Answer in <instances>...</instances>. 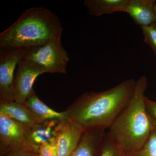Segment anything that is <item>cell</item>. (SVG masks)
Returning a JSON list of instances; mask_svg holds the SVG:
<instances>
[{
  "label": "cell",
  "instance_id": "6da1fadb",
  "mask_svg": "<svg viewBox=\"0 0 156 156\" xmlns=\"http://www.w3.org/2000/svg\"><path fill=\"white\" fill-rule=\"evenodd\" d=\"M136 83L128 79L105 91L86 92L63 112L85 128L109 129L131 100Z\"/></svg>",
  "mask_w": 156,
  "mask_h": 156
},
{
  "label": "cell",
  "instance_id": "7a4b0ae2",
  "mask_svg": "<svg viewBox=\"0 0 156 156\" xmlns=\"http://www.w3.org/2000/svg\"><path fill=\"white\" fill-rule=\"evenodd\" d=\"M147 86L146 77H140L129 103L109 128L110 136L124 153L141 148L155 128L146 107Z\"/></svg>",
  "mask_w": 156,
  "mask_h": 156
},
{
  "label": "cell",
  "instance_id": "3957f363",
  "mask_svg": "<svg viewBox=\"0 0 156 156\" xmlns=\"http://www.w3.org/2000/svg\"><path fill=\"white\" fill-rule=\"evenodd\" d=\"M62 27L57 15L48 9L34 7L0 34V50L28 48L61 39Z\"/></svg>",
  "mask_w": 156,
  "mask_h": 156
},
{
  "label": "cell",
  "instance_id": "277c9868",
  "mask_svg": "<svg viewBox=\"0 0 156 156\" xmlns=\"http://www.w3.org/2000/svg\"><path fill=\"white\" fill-rule=\"evenodd\" d=\"M22 60L37 65L45 73L65 74L69 61L61 39L52 40L44 44L24 49Z\"/></svg>",
  "mask_w": 156,
  "mask_h": 156
},
{
  "label": "cell",
  "instance_id": "5b68a950",
  "mask_svg": "<svg viewBox=\"0 0 156 156\" xmlns=\"http://www.w3.org/2000/svg\"><path fill=\"white\" fill-rule=\"evenodd\" d=\"M28 129L14 120L0 114V149L1 156L12 152L28 151L37 154L29 138Z\"/></svg>",
  "mask_w": 156,
  "mask_h": 156
},
{
  "label": "cell",
  "instance_id": "8992f818",
  "mask_svg": "<svg viewBox=\"0 0 156 156\" xmlns=\"http://www.w3.org/2000/svg\"><path fill=\"white\" fill-rule=\"evenodd\" d=\"M24 48L0 50V103L14 101V72Z\"/></svg>",
  "mask_w": 156,
  "mask_h": 156
},
{
  "label": "cell",
  "instance_id": "52a82bcc",
  "mask_svg": "<svg viewBox=\"0 0 156 156\" xmlns=\"http://www.w3.org/2000/svg\"><path fill=\"white\" fill-rule=\"evenodd\" d=\"M45 72L37 65L21 59L17 65L14 82V101L24 105L34 89L37 78Z\"/></svg>",
  "mask_w": 156,
  "mask_h": 156
},
{
  "label": "cell",
  "instance_id": "ba28073f",
  "mask_svg": "<svg viewBox=\"0 0 156 156\" xmlns=\"http://www.w3.org/2000/svg\"><path fill=\"white\" fill-rule=\"evenodd\" d=\"M86 129L70 119L63 120L56 137L58 156H70Z\"/></svg>",
  "mask_w": 156,
  "mask_h": 156
},
{
  "label": "cell",
  "instance_id": "9c48e42d",
  "mask_svg": "<svg viewBox=\"0 0 156 156\" xmlns=\"http://www.w3.org/2000/svg\"><path fill=\"white\" fill-rule=\"evenodd\" d=\"M106 129L87 128L75 150L70 156H99Z\"/></svg>",
  "mask_w": 156,
  "mask_h": 156
},
{
  "label": "cell",
  "instance_id": "30bf717a",
  "mask_svg": "<svg viewBox=\"0 0 156 156\" xmlns=\"http://www.w3.org/2000/svg\"><path fill=\"white\" fill-rule=\"evenodd\" d=\"M154 0H127L121 12L128 13L136 24L147 26L156 22Z\"/></svg>",
  "mask_w": 156,
  "mask_h": 156
},
{
  "label": "cell",
  "instance_id": "8fae6325",
  "mask_svg": "<svg viewBox=\"0 0 156 156\" xmlns=\"http://www.w3.org/2000/svg\"><path fill=\"white\" fill-rule=\"evenodd\" d=\"M63 120L54 119L43 121L37 126L28 128L30 141L37 152L42 145L56 139Z\"/></svg>",
  "mask_w": 156,
  "mask_h": 156
},
{
  "label": "cell",
  "instance_id": "7c38bea8",
  "mask_svg": "<svg viewBox=\"0 0 156 156\" xmlns=\"http://www.w3.org/2000/svg\"><path fill=\"white\" fill-rule=\"evenodd\" d=\"M0 114L5 115L28 128L37 126L41 122L25 105L15 101L0 103Z\"/></svg>",
  "mask_w": 156,
  "mask_h": 156
},
{
  "label": "cell",
  "instance_id": "4fadbf2b",
  "mask_svg": "<svg viewBox=\"0 0 156 156\" xmlns=\"http://www.w3.org/2000/svg\"><path fill=\"white\" fill-rule=\"evenodd\" d=\"M24 105L34 114L41 122L48 120L68 119L64 112H58L52 109L39 99L34 90L26 101Z\"/></svg>",
  "mask_w": 156,
  "mask_h": 156
},
{
  "label": "cell",
  "instance_id": "5bb4252c",
  "mask_svg": "<svg viewBox=\"0 0 156 156\" xmlns=\"http://www.w3.org/2000/svg\"><path fill=\"white\" fill-rule=\"evenodd\" d=\"M127 0H85L84 5L89 15L99 17L121 11Z\"/></svg>",
  "mask_w": 156,
  "mask_h": 156
},
{
  "label": "cell",
  "instance_id": "9a60e30c",
  "mask_svg": "<svg viewBox=\"0 0 156 156\" xmlns=\"http://www.w3.org/2000/svg\"><path fill=\"white\" fill-rule=\"evenodd\" d=\"M124 154L125 156H156V127L143 147L138 150Z\"/></svg>",
  "mask_w": 156,
  "mask_h": 156
},
{
  "label": "cell",
  "instance_id": "2e32d148",
  "mask_svg": "<svg viewBox=\"0 0 156 156\" xmlns=\"http://www.w3.org/2000/svg\"><path fill=\"white\" fill-rule=\"evenodd\" d=\"M99 156H125L124 152L114 142L108 132L104 138Z\"/></svg>",
  "mask_w": 156,
  "mask_h": 156
},
{
  "label": "cell",
  "instance_id": "e0dca14e",
  "mask_svg": "<svg viewBox=\"0 0 156 156\" xmlns=\"http://www.w3.org/2000/svg\"><path fill=\"white\" fill-rule=\"evenodd\" d=\"M141 28L144 41L151 47L156 55V22Z\"/></svg>",
  "mask_w": 156,
  "mask_h": 156
},
{
  "label": "cell",
  "instance_id": "ac0fdd59",
  "mask_svg": "<svg viewBox=\"0 0 156 156\" xmlns=\"http://www.w3.org/2000/svg\"><path fill=\"white\" fill-rule=\"evenodd\" d=\"M36 155L37 156H58L56 139L40 147Z\"/></svg>",
  "mask_w": 156,
  "mask_h": 156
},
{
  "label": "cell",
  "instance_id": "d6986e66",
  "mask_svg": "<svg viewBox=\"0 0 156 156\" xmlns=\"http://www.w3.org/2000/svg\"><path fill=\"white\" fill-rule=\"evenodd\" d=\"M145 102L148 113L156 128V101L145 97Z\"/></svg>",
  "mask_w": 156,
  "mask_h": 156
},
{
  "label": "cell",
  "instance_id": "ffe728a7",
  "mask_svg": "<svg viewBox=\"0 0 156 156\" xmlns=\"http://www.w3.org/2000/svg\"><path fill=\"white\" fill-rule=\"evenodd\" d=\"M35 153L28 151H19L12 152L5 156H34Z\"/></svg>",
  "mask_w": 156,
  "mask_h": 156
},
{
  "label": "cell",
  "instance_id": "44dd1931",
  "mask_svg": "<svg viewBox=\"0 0 156 156\" xmlns=\"http://www.w3.org/2000/svg\"><path fill=\"white\" fill-rule=\"evenodd\" d=\"M154 11H155V13L156 16V3L155 4V6H154Z\"/></svg>",
  "mask_w": 156,
  "mask_h": 156
},
{
  "label": "cell",
  "instance_id": "7402d4cb",
  "mask_svg": "<svg viewBox=\"0 0 156 156\" xmlns=\"http://www.w3.org/2000/svg\"><path fill=\"white\" fill-rule=\"evenodd\" d=\"M34 156H37V155H36V154Z\"/></svg>",
  "mask_w": 156,
  "mask_h": 156
}]
</instances>
